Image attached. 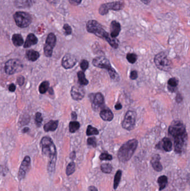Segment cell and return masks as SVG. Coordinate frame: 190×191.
I'll return each instance as SVG.
<instances>
[{"label": "cell", "mask_w": 190, "mask_h": 191, "mask_svg": "<svg viewBox=\"0 0 190 191\" xmlns=\"http://www.w3.org/2000/svg\"><path fill=\"white\" fill-rule=\"evenodd\" d=\"M127 59L131 64H134L137 60V55L134 53H128L127 55Z\"/></svg>", "instance_id": "e575fe53"}, {"label": "cell", "mask_w": 190, "mask_h": 191, "mask_svg": "<svg viewBox=\"0 0 190 191\" xmlns=\"http://www.w3.org/2000/svg\"><path fill=\"white\" fill-rule=\"evenodd\" d=\"M121 30V24L116 21H113L110 24V36L115 38L118 36Z\"/></svg>", "instance_id": "e0dca14e"}, {"label": "cell", "mask_w": 190, "mask_h": 191, "mask_svg": "<svg viewBox=\"0 0 190 191\" xmlns=\"http://www.w3.org/2000/svg\"><path fill=\"white\" fill-rule=\"evenodd\" d=\"M77 60L75 56L70 54H66L62 59V66L65 69H70L75 66Z\"/></svg>", "instance_id": "4fadbf2b"}, {"label": "cell", "mask_w": 190, "mask_h": 191, "mask_svg": "<svg viewBox=\"0 0 190 191\" xmlns=\"http://www.w3.org/2000/svg\"><path fill=\"white\" fill-rule=\"evenodd\" d=\"M38 41V38L36 37V36L34 34H30L26 38L24 47L25 48L30 47L32 45L37 44Z\"/></svg>", "instance_id": "d6986e66"}, {"label": "cell", "mask_w": 190, "mask_h": 191, "mask_svg": "<svg viewBox=\"0 0 190 191\" xmlns=\"http://www.w3.org/2000/svg\"><path fill=\"white\" fill-rule=\"evenodd\" d=\"M122 170H117V172L115 173L114 179V185H113L114 189H116L118 187L121 179V177H122Z\"/></svg>", "instance_id": "4316f807"}, {"label": "cell", "mask_w": 190, "mask_h": 191, "mask_svg": "<svg viewBox=\"0 0 190 191\" xmlns=\"http://www.w3.org/2000/svg\"><path fill=\"white\" fill-rule=\"evenodd\" d=\"M182 100H183V98H182L181 94H179V93H178L177 94V96H176V102L177 103H181Z\"/></svg>", "instance_id": "7bdbcfd3"}, {"label": "cell", "mask_w": 190, "mask_h": 191, "mask_svg": "<svg viewBox=\"0 0 190 191\" xmlns=\"http://www.w3.org/2000/svg\"><path fill=\"white\" fill-rule=\"evenodd\" d=\"M72 119L73 120L76 119V117H77V115H76V113L75 112H73L72 113Z\"/></svg>", "instance_id": "7dc6e473"}, {"label": "cell", "mask_w": 190, "mask_h": 191, "mask_svg": "<svg viewBox=\"0 0 190 191\" xmlns=\"http://www.w3.org/2000/svg\"><path fill=\"white\" fill-rule=\"evenodd\" d=\"M138 146L136 139L129 140L122 145L118 151V158L121 162L125 163L131 159Z\"/></svg>", "instance_id": "3957f363"}, {"label": "cell", "mask_w": 190, "mask_h": 191, "mask_svg": "<svg viewBox=\"0 0 190 191\" xmlns=\"http://www.w3.org/2000/svg\"><path fill=\"white\" fill-rule=\"evenodd\" d=\"M34 0H15V5L19 8H26L31 6Z\"/></svg>", "instance_id": "603a6c76"}, {"label": "cell", "mask_w": 190, "mask_h": 191, "mask_svg": "<svg viewBox=\"0 0 190 191\" xmlns=\"http://www.w3.org/2000/svg\"><path fill=\"white\" fill-rule=\"evenodd\" d=\"M49 82L47 81H44L41 83L39 86V92L41 94H44L47 92L49 88Z\"/></svg>", "instance_id": "f546056e"}, {"label": "cell", "mask_w": 190, "mask_h": 191, "mask_svg": "<svg viewBox=\"0 0 190 191\" xmlns=\"http://www.w3.org/2000/svg\"><path fill=\"white\" fill-rule=\"evenodd\" d=\"M59 124L58 121L51 120L45 124L44 126V130L46 132H54L56 130Z\"/></svg>", "instance_id": "7402d4cb"}, {"label": "cell", "mask_w": 190, "mask_h": 191, "mask_svg": "<svg viewBox=\"0 0 190 191\" xmlns=\"http://www.w3.org/2000/svg\"><path fill=\"white\" fill-rule=\"evenodd\" d=\"M125 6L124 3L121 1L117 2H113L109 3L103 4L100 6L99 9V13L102 15H106L108 13L109 10H112L114 11H118L123 9Z\"/></svg>", "instance_id": "30bf717a"}, {"label": "cell", "mask_w": 190, "mask_h": 191, "mask_svg": "<svg viewBox=\"0 0 190 191\" xmlns=\"http://www.w3.org/2000/svg\"><path fill=\"white\" fill-rule=\"evenodd\" d=\"M80 66L82 70L85 71L89 67V63L87 60H83L80 63Z\"/></svg>", "instance_id": "74e56055"}, {"label": "cell", "mask_w": 190, "mask_h": 191, "mask_svg": "<svg viewBox=\"0 0 190 191\" xmlns=\"http://www.w3.org/2000/svg\"><path fill=\"white\" fill-rule=\"evenodd\" d=\"M80 128V124L77 121H72L69 124V131L73 133Z\"/></svg>", "instance_id": "1f68e13d"}, {"label": "cell", "mask_w": 190, "mask_h": 191, "mask_svg": "<svg viewBox=\"0 0 190 191\" xmlns=\"http://www.w3.org/2000/svg\"><path fill=\"white\" fill-rule=\"evenodd\" d=\"M178 80L176 78L173 77L170 79L167 82V88L171 92H175L177 90Z\"/></svg>", "instance_id": "ffe728a7"}, {"label": "cell", "mask_w": 190, "mask_h": 191, "mask_svg": "<svg viewBox=\"0 0 190 191\" xmlns=\"http://www.w3.org/2000/svg\"><path fill=\"white\" fill-rule=\"evenodd\" d=\"M93 64L98 68L106 69L113 80L115 81H119V77L118 73L113 68L109 60L106 57L97 56L93 60Z\"/></svg>", "instance_id": "277c9868"}, {"label": "cell", "mask_w": 190, "mask_h": 191, "mask_svg": "<svg viewBox=\"0 0 190 191\" xmlns=\"http://www.w3.org/2000/svg\"><path fill=\"white\" fill-rule=\"evenodd\" d=\"M88 32L95 35L97 36L105 39L106 40L110 36L103 28L102 26L95 20H89L86 25Z\"/></svg>", "instance_id": "5b68a950"}, {"label": "cell", "mask_w": 190, "mask_h": 191, "mask_svg": "<svg viewBox=\"0 0 190 191\" xmlns=\"http://www.w3.org/2000/svg\"><path fill=\"white\" fill-rule=\"evenodd\" d=\"M154 62L156 67L161 71L168 72L172 69L171 61L168 59L165 52H162L157 54L155 56Z\"/></svg>", "instance_id": "8992f818"}, {"label": "cell", "mask_w": 190, "mask_h": 191, "mask_svg": "<svg viewBox=\"0 0 190 191\" xmlns=\"http://www.w3.org/2000/svg\"><path fill=\"white\" fill-rule=\"evenodd\" d=\"M81 1L82 0H69L70 3L72 5H74V6H77V5H79V4H80Z\"/></svg>", "instance_id": "b9f144b4"}, {"label": "cell", "mask_w": 190, "mask_h": 191, "mask_svg": "<svg viewBox=\"0 0 190 191\" xmlns=\"http://www.w3.org/2000/svg\"><path fill=\"white\" fill-rule=\"evenodd\" d=\"M63 28L65 30V33L66 35H70L72 34V28H70V26L68 24H65L64 25Z\"/></svg>", "instance_id": "f35d334b"}, {"label": "cell", "mask_w": 190, "mask_h": 191, "mask_svg": "<svg viewBox=\"0 0 190 191\" xmlns=\"http://www.w3.org/2000/svg\"><path fill=\"white\" fill-rule=\"evenodd\" d=\"M85 95L84 88L81 86H73L71 90V96L74 100H81Z\"/></svg>", "instance_id": "5bb4252c"}, {"label": "cell", "mask_w": 190, "mask_h": 191, "mask_svg": "<svg viewBox=\"0 0 190 191\" xmlns=\"http://www.w3.org/2000/svg\"><path fill=\"white\" fill-rule=\"evenodd\" d=\"M31 166V159L29 156H26L22 160L18 172V178L20 181L25 178L26 174L28 172Z\"/></svg>", "instance_id": "7c38bea8"}, {"label": "cell", "mask_w": 190, "mask_h": 191, "mask_svg": "<svg viewBox=\"0 0 190 191\" xmlns=\"http://www.w3.org/2000/svg\"><path fill=\"white\" fill-rule=\"evenodd\" d=\"M104 104V97L100 93H97L94 94L93 99V107L94 109L99 108Z\"/></svg>", "instance_id": "ac0fdd59"}, {"label": "cell", "mask_w": 190, "mask_h": 191, "mask_svg": "<svg viewBox=\"0 0 190 191\" xmlns=\"http://www.w3.org/2000/svg\"><path fill=\"white\" fill-rule=\"evenodd\" d=\"M28 130H29V128H24L22 130V132H28Z\"/></svg>", "instance_id": "681fc988"}, {"label": "cell", "mask_w": 190, "mask_h": 191, "mask_svg": "<svg viewBox=\"0 0 190 191\" xmlns=\"http://www.w3.org/2000/svg\"><path fill=\"white\" fill-rule=\"evenodd\" d=\"M24 82H25V78H24V77L23 76H22V75L19 76V77L17 79V83H18L20 86H21L24 85Z\"/></svg>", "instance_id": "ab89813d"}, {"label": "cell", "mask_w": 190, "mask_h": 191, "mask_svg": "<svg viewBox=\"0 0 190 191\" xmlns=\"http://www.w3.org/2000/svg\"><path fill=\"white\" fill-rule=\"evenodd\" d=\"M87 191H98V189H97V188L95 187H94V186H90V187H88V189Z\"/></svg>", "instance_id": "f6af8a7d"}, {"label": "cell", "mask_w": 190, "mask_h": 191, "mask_svg": "<svg viewBox=\"0 0 190 191\" xmlns=\"http://www.w3.org/2000/svg\"><path fill=\"white\" fill-rule=\"evenodd\" d=\"M40 145L43 154L48 158L47 171L50 174L54 173L57 159V151L55 145L52 139L47 136L42 138Z\"/></svg>", "instance_id": "7a4b0ae2"}, {"label": "cell", "mask_w": 190, "mask_h": 191, "mask_svg": "<svg viewBox=\"0 0 190 191\" xmlns=\"http://www.w3.org/2000/svg\"><path fill=\"white\" fill-rule=\"evenodd\" d=\"M43 117L41 113H37L35 115V124L37 125L38 127H40L41 125V124L43 122Z\"/></svg>", "instance_id": "836d02e7"}, {"label": "cell", "mask_w": 190, "mask_h": 191, "mask_svg": "<svg viewBox=\"0 0 190 191\" xmlns=\"http://www.w3.org/2000/svg\"><path fill=\"white\" fill-rule=\"evenodd\" d=\"M9 90L10 92H14L16 90L15 85L13 84V83L9 85Z\"/></svg>", "instance_id": "ee69618b"}, {"label": "cell", "mask_w": 190, "mask_h": 191, "mask_svg": "<svg viewBox=\"0 0 190 191\" xmlns=\"http://www.w3.org/2000/svg\"></svg>", "instance_id": "f907efd6"}, {"label": "cell", "mask_w": 190, "mask_h": 191, "mask_svg": "<svg viewBox=\"0 0 190 191\" xmlns=\"http://www.w3.org/2000/svg\"><path fill=\"white\" fill-rule=\"evenodd\" d=\"M100 116L104 121H110L113 119L114 115L110 110L109 109H105L101 111L100 113Z\"/></svg>", "instance_id": "44dd1931"}, {"label": "cell", "mask_w": 190, "mask_h": 191, "mask_svg": "<svg viewBox=\"0 0 190 191\" xmlns=\"http://www.w3.org/2000/svg\"><path fill=\"white\" fill-rule=\"evenodd\" d=\"M75 171V164L73 162H70L68 165L66 170V174L68 176L72 175Z\"/></svg>", "instance_id": "4dcf8cb0"}, {"label": "cell", "mask_w": 190, "mask_h": 191, "mask_svg": "<svg viewBox=\"0 0 190 191\" xmlns=\"http://www.w3.org/2000/svg\"><path fill=\"white\" fill-rule=\"evenodd\" d=\"M138 77V73L136 71L133 70L132 71H131V74H130V78L132 80H134V79H136Z\"/></svg>", "instance_id": "60d3db41"}, {"label": "cell", "mask_w": 190, "mask_h": 191, "mask_svg": "<svg viewBox=\"0 0 190 191\" xmlns=\"http://www.w3.org/2000/svg\"><path fill=\"white\" fill-rule=\"evenodd\" d=\"M168 134L173 139L175 151L182 153L187 146V133L184 123L180 120H174L168 128Z\"/></svg>", "instance_id": "6da1fadb"}, {"label": "cell", "mask_w": 190, "mask_h": 191, "mask_svg": "<svg viewBox=\"0 0 190 191\" xmlns=\"http://www.w3.org/2000/svg\"><path fill=\"white\" fill-rule=\"evenodd\" d=\"M13 44L15 45L16 47H20L24 44V40L22 36L19 34H15L13 35L12 38Z\"/></svg>", "instance_id": "484cf974"}, {"label": "cell", "mask_w": 190, "mask_h": 191, "mask_svg": "<svg viewBox=\"0 0 190 191\" xmlns=\"http://www.w3.org/2000/svg\"><path fill=\"white\" fill-rule=\"evenodd\" d=\"M136 113L133 111H128L125 115V119L122 122L123 128L128 131L133 130L136 125Z\"/></svg>", "instance_id": "9c48e42d"}, {"label": "cell", "mask_w": 190, "mask_h": 191, "mask_svg": "<svg viewBox=\"0 0 190 191\" xmlns=\"http://www.w3.org/2000/svg\"><path fill=\"white\" fill-rule=\"evenodd\" d=\"M157 182L159 185V191H162L167 186L168 183V178L166 175H162L158 178Z\"/></svg>", "instance_id": "d4e9b609"}, {"label": "cell", "mask_w": 190, "mask_h": 191, "mask_svg": "<svg viewBox=\"0 0 190 191\" xmlns=\"http://www.w3.org/2000/svg\"><path fill=\"white\" fill-rule=\"evenodd\" d=\"M78 81H79V82L80 85H83V86H86L89 83V82L85 78L84 72H82V71L78 72Z\"/></svg>", "instance_id": "83f0119b"}, {"label": "cell", "mask_w": 190, "mask_h": 191, "mask_svg": "<svg viewBox=\"0 0 190 191\" xmlns=\"http://www.w3.org/2000/svg\"><path fill=\"white\" fill-rule=\"evenodd\" d=\"M13 18L16 24L21 28H25L28 26L32 22V17L28 13L18 11L13 15Z\"/></svg>", "instance_id": "52a82bcc"}, {"label": "cell", "mask_w": 190, "mask_h": 191, "mask_svg": "<svg viewBox=\"0 0 190 191\" xmlns=\"http://www.w3.org/2000/svg\"><path fill=\"white\" fill-rule=\"evenodd\" d=\"M99 159L101 160H112L113 157L111 155H110L107 152H104L100 154Z\"/></svg>", "instance_id": "d590c367"}, {"label": "cell", "mask_w": 190, "mask_h": 191, "mask_svg": "<svg viewBox=\"0 0 190 191\" xmlns=\"http://www.w3.org/2000/svg\"><path fill=\"white\" fill-rule=\"evenodd\" d=\"M56 36L53 33L48 35L44 45V54L47 57H51L53 54V50L56 44Z\"/></svg>", "instance_id": "8fae6325"}, {"label": "cell", "mask_w": 190, "mask_h": 191, "mask_svg": "<svg viewBox=\"0 0 190 191\" xmlns=\"http://www.w3.org/2000/svg\"><path fill=\"white\" fill-rule=\"evenodd\" d=\"M26 55V58L29 60L32 61V62H35L39 59L40 54L39 53V52L36 51H35L34 50H29L27 51Z\"/></svg>", "instance_id": "cb8c5ba5"}, {"label": "cell", "mask_w": 190, "mask_h": 191, "mask_svg": "<svg viewBox=\"0 0 190 191\" xmlns=\"http://www.w3.org/2000/svg\"><path fill=\"white\" fill-rule=\"evenodd\" d=\"M140 1H141L143 3H144V4L147 5L148 3H150L151 0H140Z\"/></svg>", "instance_id": "c3c4849f"}, {"label": "cell", "mask_w": 190, "mask_h": 191, "mask_svg": "<svg viewBox=\"0 0 190 191\" xmlns=\"http://www.w3.org/2000/svg\"><path fill=\"white\" fill-rule=\"evenodd\" d=\"M22 68V62L16 59L8 60L5 65V71L7 74H13L20 72Z\"/></svg>", "instance_id": "ba28073f"}, {"label": "cell", "mask_w": 190, "mask_h": 191, "mask_svg": "<svg viewBox=\"0 0 190 191\" xmlns=\"http://www.w3.org/2000/svg\"><path fill=\"white\" fill-rule=\"evenodd\" d=\"M98 134H99V132L97 128H93L91 125L88 126L87 130V135L88 136L96 135H98Z\"/></svg>", "instance_id": "d6a6232c"}, {"label": "cell", "mask_w": 190, "mask_h": 191, "mask_svg": "<svg viewBox=\"0 0 190 191\" xmlns=\"http://www.w3.org/2000/svg\"><path fill=\"white\" fill-rule=\"evenodd\" d=\"M122 105L121 103H117L115 105V109L117 110H121L122 109Z\"/></svg>", "instance_id": "bcb514c9"}, {"label": "cell", "mask_w": 190, "mask_h": 191, "mask_svg": "<svg viewBox=\"0 0 190 191\" xmlns=\"http://www.w3.org/2000/svg\"><path fill=\"white\" fill-rule=\"evenodd\" d=\"M156 147L167 152H170L172 149V143L171 140L169 138H164L157 145Z\"/></svg>", "instance_id": "9a60e30c"}, {"label": "cell", "mask_w": 190, "mask_h": 191, "mask_svg": "<svg viewBox=\"0 0 190 191\" xmlns=\"http://www.w3.org/2000/svg\"><path fill=\"white\" fill-rule=\"evenodd\" d=\"M160 160H161V157L159 156V155L155 154V155L153 156L152 158L151 161L153 168L157 172H161L162 171V169H163Z\"/></svg>", "instance_id": "2e32d148"}, {"label": "cell", "mask_w": 190, "mask_h": 191, "mask_svg": "<svg viewBox=\"0 0 190 191\" xmlns=\"http://www.w3.org/2000/svg\"><path fill=\"white\" fill-rule=\"evenodd\" d=\"M101 170L104 173H110L112 171L113 167L109 163H104L100 166Z\"/></svg>", "instance_id": "f1b7e54d"}, {"label": "cell", "mask_w": 190, "mask_h": 191, "mask_svg": "<svg viewBox=\"0 0 190 191\" xmlns=\"http://www.w3.org/2000/svg\"><path fill=\"white\" fill-rule=\"evenodd\" d=\"M87 143L89 145L92 146L93 147H97V142L95 138H89L88 139Z\"/></svg>", "instance_id": "8d00e7d4"}]
</instances>
